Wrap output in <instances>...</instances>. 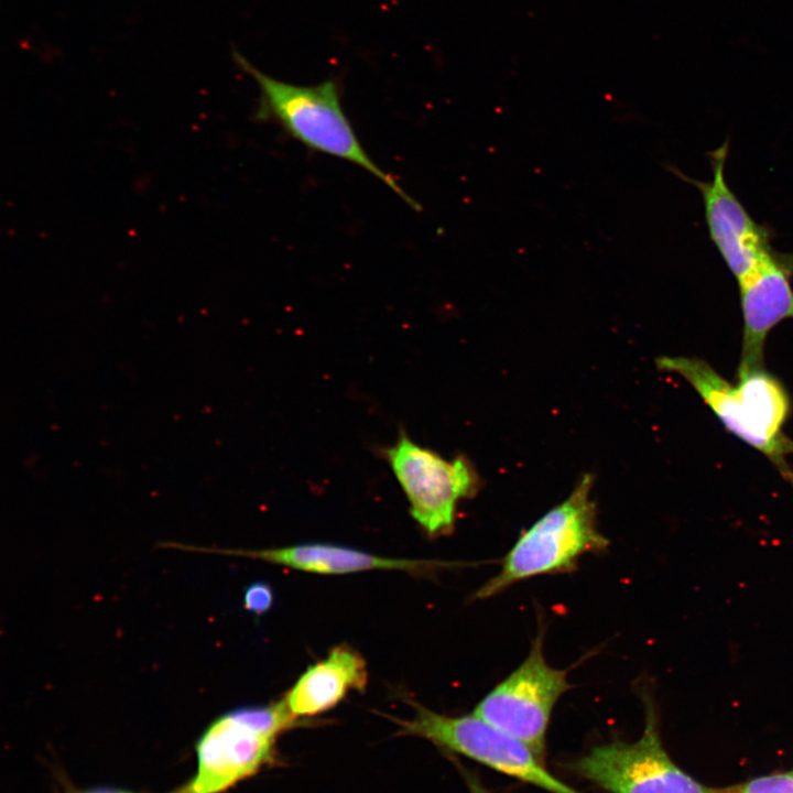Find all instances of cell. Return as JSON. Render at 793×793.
Returning a JSON list of instances; mask_svg holds the SVG:
<instances>
[{
	"instance_id": "obj_1",
	"label": "cell",
	"mask_w": 793,
	"mask_h": 793,
	"mask_svg": "<svg viewBox=\"0 0 793 793\" xmlns=\"http://www.w3.org/2000/svg\"><path fill=\"white\" fill-rule=\"evenodd\" d=\"M659 370L681 376L696 391L728 432L761 453L793 484V439L784 432L791 413L783 383L764 368L739 373L730 383L698 357L661 356Z\"/></svg>"
},
{
	"instance_id": "obj_2",
	"label": "cell",
	"mask_w": 793,
	"mask_h": 793,
	"mask_svg": "<svg viewBox=\"0 0 793 793\" xmlns=\"http://www.w3.org/2000/svg\"><path fill=\"white\" fill-rule=\"evenodd\" d=\"M237 65L248 73L260 89L256 110L258 121L279 124L309 150L352 163L384 183L406 205L421 207L367 153L343 109L337 84L325 80L316 85H295L271 77L235 52Z\"/></svg>"
},
{
	"instance_id": "obj_3",
	"label": "cell",
	"mask_w": 793,
	"mask_h": 793,
	"mask_svg": "<svg viewBox=\"0 0 793 793\" xmlns=\"http://www.w3.org/2000/svg\"><path fill=\"white\" fill-rule=\"evenodd\" d=\"M309 723L293 716L283 699L224 713L195 743L193 776L172 793H225L274 763L283 732Z\"/></svg>"
},
{
	"instance_id": "obj_4",
	"label": "cell",
	"mask_w": 793,
	"mask_h": 793,
	"mask_svg": "<svg viewBox=\"0 0 793 793\" xmlns=\"http://www.w3.org/2000/svg\"><path fill=\"white\" fill-rule=\"evenodd\" d=\"M593 485V476L584 475L564 501L525 530L472 599H488L534 576L572 572L583 555L606 551L609 541L597 528Z\"/></svg>"
},
{
	"instance_id": "obj_5",
	"label": "cell",
	"mask_w": 793,
	"mask_h": 793,
	"mask_svg": "<svg viewBox=\"0 0 793 793\" xmlns=\"http://www.w3.org/2000/svg\"><path fill=\"white\" fill-rule=\"evenodd\" d=\"M411 718L387 716L398 736L422 738L438 748L468 758L491 770L548 793H582L556 778L544 761L521 740L474 713L447 716L408 699Z\"/></svg>"
},
{
	"instance_id": "obj_6",
	"label": "cell",
	"mask_w": 793,
	"mask_h": 793,
	"mask_svg": "<svg viewBox=\"0 0 793 793\" xmlns=\"http://www.w3.org/2000/svg\"><path fill=\"white\" fill-rule=\"evenodd\" d=\"M644 728L636 741L612 740L567 762L576 776L609 793H713L666 751L652 698L642 694Z\"/></svg>"
},
{
	"instance_id": "obj_7",
	"label": "cell",
	"mask_w": 793,
	"mask_h": 793,
	"mask_svg": "<svg viewBox=\"0 0 793 793\" xmlns=\"http://www.w3.org/2000/svg\"><path fill=\"white\" fill-rule=\"evenodd\" d=\"M410 504V513L432 537L448 535L456 522L458 502L475 496L479 477L464 456L452 460L415 443L404 431L380 449Z\"/></svg>"
},
{
	"instance_id": "obj_8",
	"label": "cell",
	"mask_w": 793,
	"mask_h": 793,
	"mask_svg": "<svg viewBox=\"0 0 793 793\" xmlns=\"http://www.w3.org/2000/svg\"><path fill=\"white\" fill-rule=\"evenodd\" d=\"M543 640L540 627L528 656L481 698L472 713L524 742L545 762L553 709L572 685L566 670L546 662Z\"/></svg>"
},
{
	"instance_id": "obj_9",
	"label": "cell",
	"mask_w": 793,
	"mask_h": 793,
	"mask_svg": "<svg viewBox=\"0 0 793 793\" xmlns=\"http://www.w3.org/2000/svg\"><path fill=\"white\" fill-rule=\"evenodd\" d=\"M729 142L709 153L713 178L703 182L676 172L702 194L709 237L725 264L739 282L748 276L775 250L770 245L769 230L747 211L725 177Z\"/></svg>"
},
{
	"instance_id": "obj_10",
	"label": "cell",
	"mask_w": 793,
	"mask_h": 793,
	"mask_svg": "<svg viewBox=\"0 0 793 793\" xmlns=\"http://www.w3.org/2000/svg\"><path fill=\"white\" fill-rule=\"evenodd\" d=\"M793 254L774 252L738 282L742 339L738 373L764 368L765 340L773 327L793 319Z\"/></svg>"
},
{
	"instance_id": "obj_11",
	"label": "cell",
	"mask_w": 793,
	"mask_h": 793,
	"mask_svg": "<svg viewBox=\"0 0 793 793\" xmlns=\"http://www.w3.org/2000/svg\"><path fill=\"white\" fill-rule=\"evenodd\" d=\"M181 548L243 556L302 572L327 575L350 574L372 569H397L423 575L459 565V563L433 560L384 557L365 551L327 543H306L264 550H207L188 545H181Z\"/></svg>"
},
{
	"instance_id": "obj_12",
	"label": "cell",
	"mask_w": 793,
	"mask_h": 793,
	"mask_svg": "<svg viewBox=\"0 0 793 793\" xmlns=\"http://www.w3.org/2000/svg\"><path fill=\"white\" fill-rule=\"evenodd\" d=\"M367 663L351 647H334L327 656L309 665L285 694L283 702L296 718H309L334 708L350 691H365Z\"/></svg>"
},
{
	"instance_id": "obj_13",
	"label": "cell",
	"mask_w": 793,
	"mask_h": 793,
	"mask_svg": "<svg viewBox=\"0 0 793 793\" xmlns=\"http://www.w3.org/2000/svg\"><path fill=\"white\" fill-rule=\"evenodd\" d=\"M713 793H793V769L754 776L724 787H713Z\"/></svg>"
},
{
	"instance_id": "obj_14",
	"label": "cell",
	"mask_w": 793,
	"mask_h": 793,
	"mask_svg": "<svg viewBox=\"0 0 793 793\" xmlns=\"http://www.w3.org/2000/svg\"><path fill=\"white\" fill-rule=\"evenodd\" d=\"M273 605V591L271 587L263 582H256L247 587L243 594L245 608L257 615H263Z\"/></svg>"
},
{
	"instance_id": "obj_15",
	"label": "cell",
	"mask_w": 793,
	"mask_h": 793,
	"mask_svg": "<svg viewBox=\"0 0 793 793\" xmlns=\"http://www.w3.org/2000/svg\"><path fill=\"white\" fill-rule=\"evenodd\" d=\"M457 767L460 775L463 776L469 793H493L488 786L484 784L481 779L472 771L468 770L464 764L458 762L457 759H453Z\"/></svg>"
},
{
	"instance_id": "obj_16",
	"label": "cell",
	"mask_w": 793,
	"mask_h": 793,
	"mask_svg": "<svg viewBox=\"0 0 793 793\" xmlns=\"http://www.w3.org/2000/svg\"><path fill=\"white\" fill-rule=\"evenodd\" d=\"M67 793H134L131 791H127L123 789L118 787H110V786H95L89 787L85 790H70Z\"/></svg>"
}]
</instances>
